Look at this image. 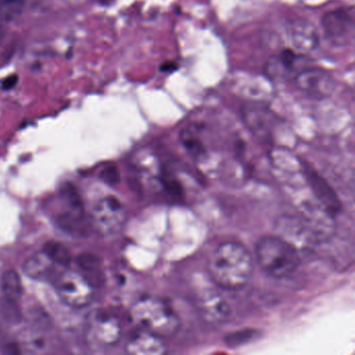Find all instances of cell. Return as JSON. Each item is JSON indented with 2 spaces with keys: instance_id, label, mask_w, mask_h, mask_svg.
Wrapping results in <instances>:
<instances>
[{
  "instance_id": "obj_1",
  "label": "cell",
  "mask_w": 355,
  "mask_h": 355,
  "mask_svg": "<svg viewBox=\"0 0 355 355\" xmlns=\"http://www.w3.org/2000/svg\"><path fill=\"white\" fill-rule=\"evenodd\" d=\"M214 282L227 290H238L248 284L253 273V259L244 245L227 242L220 245L209 261Z\"/></svg>"
},
{
  "instance_id": "obj_2",
  "label": "cell",
  "mask_w": 355,
  "mask_h": 355,
  "mask_svg": "<svg viewBox=\"0 0 355 355\" xmlns=\"http://www.w3.org/2000/svg\"><path fill=\"white\" fill-rule=\"evenodd\" d=\"M257 259L261 269L272 277L292 275L301 259L296 246L280 236H266L257 242Z\"/></svg>"
},
{
  "instance_id": "obj_3",
  "label": "cell",
  "mask_w": 355,
  "mask_h": 355,
  "mask_svg": "<svg viewBox=\"0 0 355 355\" xmlns=\"http://www.w3.org/2000/svg\"><path fill=\"white\" fill-rule=\"evenodd\" d=\"M130 315L141 329L162 338H171L180 328V319L173 309L155 297L139 299L132 305Z\"/></svg>"
},
{
  "instance_id": "obj_4",
  "label": "cell",
  "mask_w": 355,
  "mask_h": 355,
  "mask_svg": "<svg viewBox=\"0 0 355 355\" xmlns=\"http://www.w3.org/2000/svg\"><path fill=\"white\" fill-rule=\"evenodd\" d=\"M64 303L76 309L88 306L93 300V286L82 273L64 270L53 280Z\"/></svg>"
},
{
  "instance_id": "obj_5",
  "label": "cell",
  "mask_w": 355,
  "mask_h": 355,
  "mask_svg": "<svg viewBox=\"0 0 355 355\" xmlns=\"http://www.w3.org/2000/svg\"><path fill=\"white\" fill-rule=\"evenodd\" d=\"M125 221V207L116 197L109 196L101 199L93 209V227L101 236L118 234L121 232Z\"/></svg>"
},
{
  "instance_id": "obj_6",
  "label": "cell",
  "mask_w": 355,
  "mask_h": 355,
  "mask_svg": "<svg viewBox=\"0 0 355 355\" xmlns=\"http://www.w3.org/2000/svg\"><path fill=\"white\" fill-rule=\"evenodd\" d=\"M119 320L103 311H94L88 320L87 340L95 347H110L115 345L121 336Z\"/></svg>"
},
{
  "instance_id": "obj_7",
  "label": "cell",
  "mask_w": 355,
  "mask_h": 355,
  "mask_svg": "<svg viewBox=\"0 0 355 355\" xmlns=\"http://www.w3.org/2000/svg\"><path fill=\"white\" fill-rule=\"evenodd\" d=\"M294 82L301 92L315 99L329 97L336 88L334 76L320 68L301 70L294 76Z\"/></svg>"
},
{
  "instance_id": "obj_8",
  "label": "cell",
  "mask_w": 355,
  "mask_h": 355,
  "mask_svg": "<svg viewBox=\"0 0 355 355\" xmlns=\"http://www.w3.org/2000/svg\"><path fill=\"white\" fill-rule=\"evenodd\" d=\"M322 28L330 42L340 46L350 43L354 33L352 9H338L328 12L322 18Z\"/></svg>"
},
{
  "instance_id": "obj_9",
  "label": "cell",
  "mask_w": 355,
  "mask_h": 355,
  "mask_svg": "<svg viewBox=\"0 0 355 355\" xmlns=\"http://www.w3.org/2000/svg\"><path fill=\"white\" fill-rule=\"evenodd\" d=\"M286 41L296 53H311L319 44L317 30L306 20H295L286 26Z\"/></svg>"
},
{
  "instance_id": "obj_10",
  "label": "cell",
  "mask_w": 355,
  "mask_h": 355,
  "mask_svg": "<svg viewBox=\"0 0 355 355\" xmlns=\"http://www.w3.org/2000/svg\"><path fill=\"white\" fill-rule=\"evenodd\" d=\"M126 351L132 355H161L166 353V345L163 338L140 328L128 338Z\"/></svg>"
},
{
  "instance_id": "obj_11",
  "label": "cell",
  "mask_w": 355,
  "mask_h": 355,
  "mask_svg": "<svg viewBox=\"0 0 355 355\" xmlns=\"http://www.w3.org/2000/svg\"><path fill=\"white\" fill-rule=\"evenodd\" d=\"M309 182L321 207L330 215H336L340 211V202L330 184L315 171L309 172Z\"/></svg>"
},
{
  "instance_id": "obj_12",
  "label": "cell",
  "mask_w": 355,
  "mask_h": 355,
  "mask_svg": "<svg viewBox=\"0 0 355 355\" xmlns=\"http://www.w3.org/2000/svg\"><path fill=\"white\" fill-rule=\"evenodd\" d=\"M24 272L36 280H53L59 274L55 273V263L44 251L28 257L24 263Z\"/></svg>"
},
{
  "instance_id": "obj_13",
  "label": "cell",
  "mask_w": 355,
  "mask_h": 355,
  "mask_svg": "<svg viewBox=\"0 0 355 355\" xmlns=\"http://www.w3.org/2000/svg\"><path fill=\"white\" fill-rule=\"evenodd\" d=\"M201 313L211 323H223L230 318V307L223 297L217 294L205 295L199 303Z\"/></svg>"
},
{
  "instance_id": "obj_14",
  "label": "cell",
  "mask_w": 355,
  "mask_h": 355,
  "mask_svg": "<svg viewBox=\"0 0 355 355\" xmlns=\"http://www.w3.org/2000/svg\"><path fill=\"white\" fill-rule=\"evenodd\" d=\"M297 59L298 53L295 51L291 49L282 51L277 57L269 60L266 65V73L273 80L288 78L296 67Z\"/></svg>"
},
{
  "instance_id": "obj_15",
  "label": "cell",
  "mask_w": 355,
  "mask_h": 355,
  "mask_svg": "<svg viewBox=\"0 0 355 355\" xmlns=\"http://www.w3.org/2000/svg\"><path fill=\"white\" fill-rule=\"evenodd\" d=\"M78 265L82 270L83 275L93 288L101 286L103 278H101V261L98 257L91 253H83L78 257Z\"/></svg>"
},
{
  "instance_id": "obj_16",
  "label": "cell",
  "mask_w": 355,
  "mask_h": 355,
  "mask_svg": "<svg viewBox=\"0 0 355 355\" xmlns=\"http://www.w3.org/2000/svg\"><path fill=\"white\" fill-rule=\"evenodd\" d=\"M46 348V340L40 330L24 329L18 336L17 349L22 352L42 353Z\"/></svg>"
},
{
  "instance_id": "obj_17",
  "label": "cell",
  "mask_w": 355,
  "mask_h": 355,
  "mask_svg": "<svg viewBox=\"0 0 355 355\" xmlns=\"http://www.w3.org/2000/svg\"><path fill=\"white\" fill-rule=\"evenodd\" d=\"M21 309L18 301L8 297H0V325L12 326L18 325L22 321Z\"/></svg>"
},
{
  "instance_id": "obj_18",
  "label": "cell",
  "mask_w": 355,
  "mask_h": 355,
  "mask_svg": "<svg viewBox=\"0 0 355 355\" xmlns=\"http://www.w3.org/2000/svg\"><path fill=\"white\" fill-rule=\"evenodd\" d=\"M0 286L3 296L19 301L24 295V284L21 277L15 270H8L1 276Z\"/></svg>"
},
{
  "instance_id": "obj_19",
  "label": "cell",
  "mask_w": 355,
  "mask_h": 355,
  "mask_svg": "<svg viewBox=\"0 0 355 355\" xmlns=\"http://www.w3.org/2000/svg\"><path fill=\"white\" fill-rule=\"evenodd\" d=\"M43 251L53 259L55 265L63 268L69 267L72 261L71 253L67 247L57 241H49L43 247Z\"/></svg>"
},
{
  "instance_id": "obj_20",
  "label": "cell",
  "mask_w": 355,
  "mask_h": 355,
  "mask_svg": "<svg viewBox=\"0 0 355 355\" xmlns=\"http://www.w3.org/2000/svg\"><path fill=\"white\" fill-rule=\"evenodd\" d=\"M26 0H0V24H11L20 17Z\"/></svg>"
},
{
  "instance_id": "obj_21",
  "label": "cell",
  "mask_w": 355,
  "mask_h": 355,
  "mask_svg": "<svg viewBox=\"0 0 355 355\" xmlns=\"http://www.w3.org/2000/svg\"><path fill=\"white\" fill-rule=\"evenodd\" d=\"M259 332L255 329H242L239 331L232 332L225 336V343L230 347L242 346V345L249 344L253 340L259 338Z\"/></svg>"
},
{
  "instance_id": "obj_22",
  "label": "cell",
  "mask_w": 355,
  "mask_h": 355,
  "mask_svg": "<svg viewBox=\"0 0 355 355\" xmlns=\"http://www.w3.org/2000/svg\"><path fill=\"white\" fill-rule=\"evenodd\" d=\"M180 139H182V144L186 147L187 150L195 159H200L205 155V146L192 132H189V130H184L180 135Z\"/></svg>"
},
{
  "instance_id": "obj_23",
  "label": "cell",
  "mask_w": 355,
  "mask_h": 355,
  "mask_svg": "<svg viewBox=\"0 0 355 355\" xmlns=\"http://www.w3.org/2000/svg\"><path fill=\"white\" fill-rule=\"evenodd\" d=\"M101 178L105 184H110V186H114V184H116L119 182V171H118V169L115 166H107V167H105L101 170Z\"/></svg>"
},
{
  "instance_id": "obj_24",
  "label": "cell",
  "mask_w": 355,
  "mask_h": 355,
  "mask_svg": "<svg viewBox=\"0 0 355 355\" xmlns=\"http://www.w3.org/2000/svg\"><path fill=\"white\" fill-rule=\"evenodd\" d=\"M16 83H17V78H16V76H10L7 80H5L3 87V88L7 89V90H9V89H12L15 86Z\"/></svg>"
},
{
  "instance_id": "obj_25",
  "label": "cell",
  "mask_w": 355,
  "mask_h": 355,
  "mask_svg": "<svg viewBox=\"0 0 355 355\" xmlns=\"http://www.w3.org/2000/svg\"><path fill=\"white\" fill-rule=\"evenodd\" d=\"M6 32L5 28H3V24H0V44L5 40Z\"/></svg>"
}]
</instances>
